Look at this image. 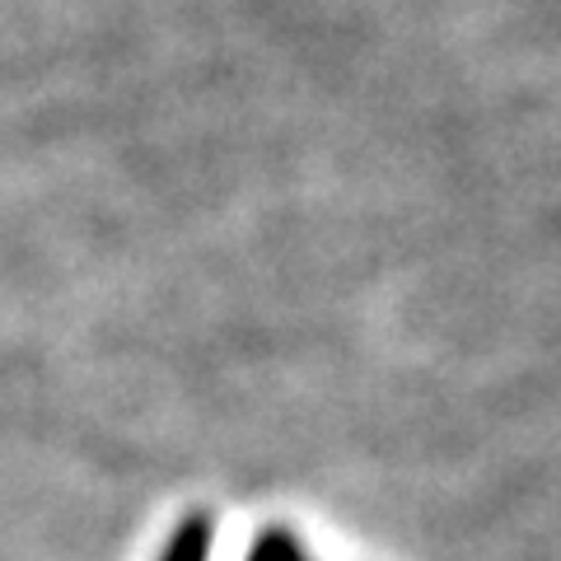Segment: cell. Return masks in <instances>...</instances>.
I'll return each mask as SVG.
<instances>
[{
	"label": "cell",
	"mask_w": 561,
	"mask_h": 561,
	"mask_svg": "<svg viewBox=\"0 0 561 561\" xmlns=\"http://www.w3.org/2000/svg\"><path fill=\"white\" fill-rule=\"evenodd\" d=\"M160 561H210V515H187L173 538L164 542V557Z\"/></svg>",
	"instance_id": "cell-1"
},
{
	"label": "cell",
	"mask_w": 561,
	"mask_h": 561,
	"mask_svg": "<svg viewBox=\"0 0 561 561\" xmlns=\"http://www.w3.org/2000/svg\"><path fill=\"white\" fill-rule=\"evenodd\" d=\"M249 561H309V557L290 529H267V534H257V542L249 548Z\"/></svg>",
	"instance_id": "cell-2"
}]
</instances>
